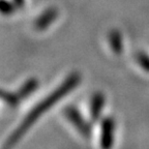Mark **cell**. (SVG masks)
I'll return each mask as SVG.
<instances>
[{
	"instance_id": "6da1fadb",
	"label": "cell",
	"mask_w": 149,
	"mask_h": 149,
	"mask_svg": "<svg viewBox=\"0 0 149 149\" xmlns=\"http://www.w3.org/2000/svg\"><path fill=\"white\" fill-rule=\"evenodd\" d=\"M81 82V74L79 72H72L57 88H55L50 94L44 97L42 102L34 106L32 110L28 112L26 117L21 121V123L16 130L12 133V135L7 138L4 145V149H12L16 146L21 139L27 134V132L34 125L36 122L45 113L52 109V107L59 102L64 96L72 92Z\"/></svg>"
},
{
	"instance_id": "3957f363",
	"label": "cell",
	"mask_w": 149,
	"mask_h": 149,
	"mask_svg": "<svg viewBox=\"0 0 149 149\" xmlns=\"http://www.w3.org/2000/svg\"><path fill=\"white\" fill-rule=\"evenodd\" d=\"M115 121L112 117H106L100 123V147L102 149H112L114 144Z\"/></svg>"
},
{
	"instance_id": "8992f818",
	"label": "cell",
	"mask_w": 149,
	"mask_h": 149,
	"mask_svg": "<svg viewBox=\"0 0 149 149\" xmlns=\"http://www.w3.org/2000/svg\"><path fill=\"white\" fill-rule=\"evenodd\" d=\"M108 40L112 52L116 55H120L123 51V42L120 31L117 29H112L108 34Z\"/></svg>"
},
{
	"instance_id": "8fae6325",
	"label": "cell",
	"mask_w": 149,
	"mask_h": 149,
	"mask_svg": "<svg viewBox=\"0 0 149 149\" xmlns=\"http://www.w3.org/2000/svg\"><path fill=\"white\" fill-rule=\"evenodd\" d=\"M14 3L17 6V8H22L25 4V0H14Z\"/></svg>"
},
{
	"instance_id": "5b68a950",
	"label": "cell",
	"mask_w": 149,
	"mask_h": 149,
	"mask_svg": "<svg viewBox=\"0 0 149 149\" xmlns=\"http://www.w3.org/2000/svg\"><path fill=\"white\" fill-rule=\"evenodd\" d=\"M105 95L102 92L93 93V95L91 96L89 112H90V117L92 121L100 120L105 107Z\"/></svg>"
},
{
	"instance_id": "277c9868",
	"label": "cell",
	"mask_w": 149,
	"mask_h": 149,
	"mask_svg": "<svg viewBox=\"0 0 149 149\" xmlns=\"http://www.w3.org/2000/svg\"><path fill=\"white\" fill-rule=\"evenodd\" d=\"M59 12L56 7H49L35 19L34 27L36 30L44 31L49 28L58 18Z\"/></svg>"
},
{
	"instance_id": "52a82bcc",
	"label": "cell",
	"mask_w": 149,
	"mask_h": 149,
	"mask_svg": "<svg viewBox=\"0 0 149 149\" xmlns=\"http://www.w3.org/2000/svg\"><path fill=\"white\" fill-rule=\"evenodd\" d=\"M37 85H38L37 80H35V79L28 80L26 83H24L23 85L20 87V89H19V91L17 93H18V95L20 96L21 100L22 98H25L30 95L32 92H34V90L37 88Z\"/></svg>"
},
{
	"instance_id": "30bf717a",
	"label": "cell",
	"mask_w": 149,
	"mask_h": 149,
	"mask_svg": "<svg viewBox=\"0 0 149 149\" xmlns=\"http://www.w3.org/2000/svg\"><path fill=\"white\" fill-rule=\"evenodd\" d=\"M137 62L139 63L140 68L145 72H149V55L144 52H140L137 54Z\"/></svg>"
},
{
	"instance_id": "ba28073f",
	"label": "cell",
	"mask_w": 149,
	"mask_h": 149,
	"mask_svg": "<svg viewBox=\"0 0 149 149\" xmlns=\"http://www.w3.org/2000/svg\"><path fill=\"white\" fill-rule=\"evenodd\" d=\"M0 100H3L5 104L8 106L15 107L19 104V102L21 100L20 96L18 95V93H12V92H6L5 90L0 89Z\"/></svg>"
},
{
	"instance_id": "7a4b0ae2",
	"label": "cell",
	"mask_w": 149,
	"mask_h": 149,
	"mask_svg": "<svg viewBox=\"0 0 149 149\" xmlns=\"http://www.w3.org/2000/svg\"><path fill=\"white\" fill-rule=\"evenodd\" d=\"M64 115L66 117V119L70 121V123H72V125L78 130V133L81 136H83L85 138H88L91 135L92 127H91L90 123L82 116L80 111L76 107L68 106L64 110Z\"/></svg>"
},
{
	"instance_id": "9c48e42d",
	"label": "cell",
	"mask_w": 149,
	"mask_h": 149,
	"mask_svg": "<svg viewBox=\"0 0 149 149\" xmlns=\"http://www.w3.org/2000/svg\"><path fill=\"white\" fill-rule=\"evenodd\" d=\"M15 3L10 2L8 0H0V14L3 16H10L16 10Z\"/></svg>"
}]
</instances>
